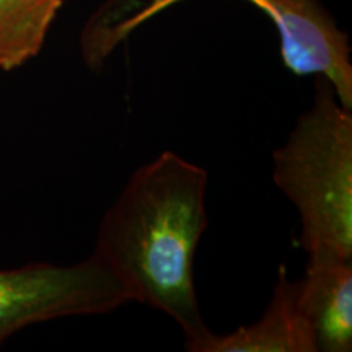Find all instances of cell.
Here are the masks:
<instances>
[{
	"label": "cell",
	"mask_w": 352,
	"mask_h": 352,
	"mask_svg": "<svg viewBox=\"0 0 352 352\" xmlns=\"http://www.w3.org/2000/svg\"><path fill=\"white\" fill-rule=\"evenodd\" d=\"M208 171L178 153H158L132 173L104 212L94 252L131 302L155 308L182 328L189 352L210 331L192 276L208 228Z\"/></svg>",
	"instance_id": "1"
},
{
	"label": "cell",
	"mask_w": 352,
	"mask_h": 352,
	"mask_svg": "<svg viewBox=\"0 0 352 352\" xmlns=\"http://www.w3.org/2000/svg\"><path fill=\"white\" fill-rule=\"evenodd\" d=\"M274 183L300 214L308 256L352 259V109L316 76L311 107L274 151Z\"/></svg>",
	"instance_id": "2"
},
{
	"label": "cell",
	"mask_w": 352,
	"mask_h": 352,
	"mask_svg": "<svg viewBox=\"0 0 352 352\" xmlns=\"http://www.w3.org/2000/svg\"><path fill=\"white\" fill-rule=\"evenodd\" d=\"M183 0H104L83 26V63L100 72L108 57L140 26ZM274 23L280 54L290 72L320 76L341 104L352 109L349 38L320 0H248Z\"/></svg>",
	"instance_id": "3"
},
{
	"label": "cell",
	"mask_w": 352,
	"mask_h": 352,
	"mask_svg": "<svg viewBox=\"0 0 352 352\" xmlns=\"http://www.w3.org/2000/svg\"><path fill=\"white\" fill-rule=\"evenodd\" d=\"M127 302L126 289L95 254L69 266L34 263L0 270V344L30 324L108 314Z\"/></svg>",
	"instance_id": "4"
},
{
	"label": "cell",
	"mask_w": 352,
	"mask_h": 352,
	"mask_svg": "<svg viewBox=\"0 0 352 352\" xmlns=\"http://www.w3.org/2000/svg\"><path fill=\"white\" fill-rule=\"evenodd\" d=\"M296 298L316 352H351L352 259L308 256L305 274L296 280Z\"/></svg>",
	"instance_id": "5"
},
{
	"label": "cell",
	"mask_w": 352,
	"mask_h": 352,
	"mask_svg": "<svg viewBox=\"0 0 352 352\" xmlns=\"http://www.w3.org/2000/svg\"><path fill=\"white\" fill-rule=\"evenodd\" d=\"M191 352H316V342L296 298V280L277 270L270 305L256 323L227 334L209 331Z\"/></svg>",
	"instance_id": "6"
},
{
	"label": "cell",
	"mask_w": 352,
	"mask_h": 352,
	"mask_svg": "<svg viewBox=\"0 0 352 352\" xmlns=\"http://www.w3.org/2000/svg\"><path fill=\"white\" fill-rule=\"evenodd\" d=\"M65 0H0V70L39 54Z\"/></svg>",
	"instance_id": "7"
}]
</instances>
